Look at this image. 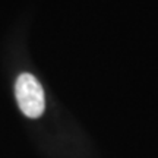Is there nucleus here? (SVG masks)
<instances>
[{
    "instance_id": "1",
    "label": "nucleus",
    "mask_w": 158,
    "mask_h": 158,
    "mask_svg": "<svg viewBox=\"0 0 158 158\" xmlns=\"http://www.w3.org/2000/svg\"><path fill=\"white\" fill-rule=\"evenodd\" d=\"M15 95H16L18 106L25 116L37 118L44 113V91L32 75H19L16 84H15Z\"/></svg>"
}]
</instances>
